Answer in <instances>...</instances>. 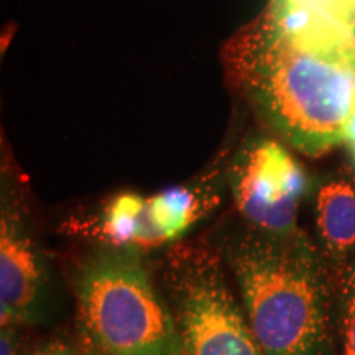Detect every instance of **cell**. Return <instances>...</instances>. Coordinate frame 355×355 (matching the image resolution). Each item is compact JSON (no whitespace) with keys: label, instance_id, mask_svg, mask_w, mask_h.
I'll return each mask as SVG.
<instances>
[{"label":"cell","instance_id":"obj_7","mask_svg":"<svg viewBox=\"0 0 355 355\" xmlns=\"http://www.w3.org/2000/svg\"><path fill=\"white\" fill-rule=\"evenodd\" d=\"M265 15L301 50L355 55V0H272Z\"/></svg>","mask_w":355,"mask_h":355},{"label":"cell","instance_id":"obj_4","mask_svg":"<svg viewBox=\"0 0 355 355\" xmlns=\"http://www.w3.org/2000/svg\"><path fill=\"white\" fill-rule=\"evenodd\" d=\"M168 277L180 355H265L209 254L180 252Z\"/></svg>","mask_w":355,"mask_h":355},{"label":"cell","instance_id":"obj_8","mask_svg":"<svg viewBox=\"0 0 355 355\" xmlns=\"http://www.w3.org/2000/svg\"><path fill=\"white\" fill-rule=\"evenodd\" d=\"M316 227L324 257L343 272L355 257V176H339L321 186Z\"/></svg>","mask_w":355,"mask_h":355},{"label":"cell","instance_id":"obj_15","mask_svg":"<svg viewBox=\"0 0 355 355\" xmlns=\"http://www.w3.org/2000/svg\"><path fill=\"white\" fill-rule=\"evenodd\" d=\"M81 355H104V354H102L101 350L91 343V340L86 339V337H83V352H81Z\"/></svg>","mask_w":355,"mask_h":355},{"label":"cell","instance_id":"obj_2","mask_svg":"<svg viewBox=\"0 0 355 355\" xmlns=\"http://www.w3.org/2000/svg\"><path fill=\"white\" fill-rule=\"evenodd\" d=\"M227 257L265 355H329V263L308 235L257 229L235 239Z\"/></svg>","mask_w":355,"mask_h":355},{"label":"cell","instance_id":"obj_13","mask_svg":"<svg viewBox=\"0 0 355 355\" xmlns=\"http://www.w3.org/2000/svg\"><path fill=\"white\" fill-rule=\"evenodd\" d=\"M2 355H19L12 327H2Z\"/></svg>","mask_w":355,"mask_h":355},{"label":"cell","instance_id":"obj_1","mask_svg":"<svg viewBox=\"0 0 355 355\" xmlns=\"http://www.w3.org/2000/svg\"><path fill=\"white\" fill-rule=\"evenodd\" d=\"M229 76L266 123L309 157L344 141L355 99V55L301 50L261 15L230 40Z\"/></svg>","mask_w":355,"mask_h":355},{"label":"cell","instance_id":"obj_11","mask_svg":"<svg viewBox=\"0 0 355 355\" xmlns=\"http://www.w3.org/2000/svg\"><path fill=\"white\" fill-rule=\"evenodd\" d=\"M339 334L344 355H355V257L340 272Z\"/></svg>","mask_w":355,"mask_h":355},{"label":"cell","instance_id":"obj_6","mask_svg":"<svg viewBox=\"0 0 355 355\" xmlns=\"http://www.w3.org/2000/svg\"><path fill=\"white\" fill-rule=\"evenodd\" d=\"M48 293L43 259L15 217L3 214L0 229V316L2 327L42 318Z\"/></svg>","mask_w":355,"mask_h":355},{"label":"cell","instance_id":"obj_12","mask_svg":"<svg viewBox=\"0 0 355 355\" xmlns=\"http://www.w3.org/2000/svg\"><path fill=\"white\" fill-rule=\"evenodd\" d=\"M344 141L347 144L350 158H352L355 165V99L352 104V109H350L347 121H345V128H344Z\"/></svg>","mask_w":355,"mask_h":355},{"label":"cell","instance_id":"obj_9","mask_svg":"<svg viewBox=\"0 0 355 355\" xmlns=\"http://www.w3.org/2000/svg\"><path fill=\"white\" fill-rule=\"evenodd\" d=\"M99 234L117 248H152L166 243L148 212V204L139 194L123 193L115 196L105 207Z\"/></svg>","mask_w":355,"mask_h":355},{"label":"cell","instance_id":"obj_3","mask_svg":"<svg viewBox=\"0 0 355 355\" xmlns=\"http://www.w3.org/2000/svg\"><path fill=\"white\" fill-rule=\"evenodd\" d=\"M78 306L84 337L104 355H180L173 313L130 252L115 247L86 261Z\"/></svg>","mask_w":355,"mask_h":355},{"label":"cell","instance_id":"obj_14","mask_svg":"<svg viewBox=\"0 0 355 355\" xmlns=\"http://www.w3.org/2000/svg\"><path fill=\"white\" fill-rule=\"evenodd\" d=\"M37 355H74V354L71 352V349L66 344L53 343V344L48 345V347L40 350Z\"/></svg>","mask_w":355,"mask_h":355},{"label":"cell","instance_id":"obj_5","mask_svg":"<svg viewBox=\"0 0 355 355\" xmlns=\"http://www.w3.org/2000/svg\"><path fill=\"white\" fill-rule=\"evenodd\" d=\"M230 186L239 211L259 230L288 234L308 191L303 166L273 140L248 145L230 168Z\"/></svg>","mask_w":355,"mask_h":355},{"label":"cell","instance_id":"obj_10","mask_svg":"<svg viewBox=\"0 0 355 355\" xmlns=\"http://www.w3.org/2000/svg\"><path fill=\"white\" fill-rule=\"evenodd\" d=\"M153 224L166 242L175 241L188 230L198 217V199L188 188H170L146 199Z\"/></svg>","mask_w":355,"mask_h":355}]
</instances>
